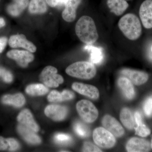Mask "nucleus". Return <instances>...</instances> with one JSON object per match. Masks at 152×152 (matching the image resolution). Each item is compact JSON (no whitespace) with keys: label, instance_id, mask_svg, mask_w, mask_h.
Listing matches in <instances>:
<instances>
[{"label":"nucleus","instance_id":"f257e3e1","mask_svg":"<svg viewBox=\"0 0 152 152\" xmlns=\"http://www.w3.org/2000/svg\"><path fill=\"white\" fill-rule=\"evenodd\" d=\"M75 32L80 40L87 45L94 43L99 38L95 22L88 16H83L79 19L76 23Z\"/></svg>","mask_w":152,"mask_h":152},{"label":"nucleus","instance_id":"f03ea898","mask_svg":"<svg viewBox=\"0 0 152 152\" xmlns=\"http://www.w3.org/2000/svg\"><path fill=\"white\" fill-rule=\"evenodd\" d=\"M118 25L120 30L129 39L136 40L141 35V24L134 14H126L120 19Z\"/></svg>","mask_w":152,"mask_h":152},{"label":"nucleus","instance_id":"7ed1b4c3","mask_svg":"<svg viewBox=\"0 0 152 152\" xmlns=\"http://www.w3.org/2000/svg\"><path fill=\"white\" fill-rule=\"evenodd\" d=\"M66 72L68 75L74 77L89 80L96 75V69L93 63L79 61L69 66L66 69Z\"/></svg>","mask_w":152,"mask_h":152},{"label":"nucleus","instance_id":"20e7f679","mask_svg":"<svg viewBox=\"0 0 152 152\" xmlns=\"http://www.w3.org/2000/svg\"><path fill=\"white\" fill-rule=\"evenodd\" d=\"M77 110L82 119L87 123L94 122L99 116V112L90 101L82 100L77 104Z\"/></svg>","mask_w":152,"mask_h":152},{"label":"nucleus","instance_id":"39448f33","mask_svg":"<svg viewBox=\"0 0 152 152\" xmlns=\"http://www.w3.org/2000/svg\"><path fill=\"white\" fill-rule=\"evenodd\" d=\"M93 139L95 143L103 148H113L116 143L115 136L104 128L95 129L93 133Z\"/></svg>","mask_w":152,"mask_h":152},{"label":"nucleus","instance_id":"423d86ee","mask_svg":"<svg viewBox=\"0 0 152 152\" xmlns=\"http://www.w3.org/2000/svg\"><path fill=\"white\" fill-rule=\"evenodd\" d=\"M57 69L52 66H48L44 69L40 75V80L45 86L50 88H57L63 83L64 78L57 74Z\"/></svg>","mask_w":152,"mask_h":152},{"label":"nucleus","instance_id":"0eeeda50","mask_svg":"<svg viewBox=\"0 0 152 152\" xmlns=\"http://www.w3.org/2000/svg\"><path fill=\"white\" fill-rule=\"evenodd\" d=\"M7 56L16 61L19 66L23 68L27 66L28 64L34 59L32 54L27 51L13 50L8 52Z\"/></svg>","mask_w":152,"mask_h":152},{"label":"nucleus","instance_id":"6e6552de","mask_svg":"<svg viewBox=\"0 0 152 152\" xmlns=\"http://www.w3.org/2000/svg\"><path fill=\"white\" fill-rule=\"evenodd\" d=\"M104 128L116 137H122L125 131L122 126L114 117L109 115L104 116L102 121Z\"/></svg>","mask_w":152,"mask_h":152},{"label":"nucleus","instance_id":"1a4fd4ad","mask_svg":"<svg viewBox=\"0 0 152 152\" xmlns=\"http://www.w3.org/2000/svg\"><path fill=\"white\" fill-rule=\"evenodd\" d=\"M140 18L144 27L152 28V0H145L142 3L139 11Z\"/></svg>","mask_w":152,"mask_h":152},{"label":"nucleus","instance_id":"9d476101","mask_svg":"<svg viewBox=\"0 0 152 152\" xmlns=\"http://www.w3.org/2000/svg\"><path fill=\"white\" fill-rule=\"evenodd\" d=\"M126 148L129 152H149L151 151V145L144 139L133 137L128 141Z\"/></svg>","mask_w":152,"mask_h":152},{"label":"nucleus","instance_id":"9b49d317","mask_svg":"<svg viewBox=\"0 0 152 152\" xmlns=\"http://www.w3.org/2000/svg\"><path fill=\"white\" fill-rule=\"evenodd\" d=\"M121 73L137 86L143 84L148 81L149 78L148 74L145 72L129 69H124Z\"/></svg>","mask_w":152,"mask_h":152},{"label":"nucleus","instance_id":"f8f14e48","mask_svg":"<svg viewBox=\"0 0 152 152\" xmlns=\"http://www.w3.org/2000/svg\"><path fill=\"white\" fill-rule=\"evenodd\" d=\"M68 112L66 107L58 105H50L47 106L45 110V114L47 116L56 121L64 119Z\"/></svg>","mask_w":152,"mask_h":152},{"label":"nucleus","instance_id":"ddd939ff","mask_svg":"<svg viewBox=\"0 0 152 152\" xmlns=\"http://www.w3.org/2000/svg\"><path fill=\"white\" fill-rule=\"evenodd\" d=\"M9 43L11 48H23L32 53L35 52L37 50L35 46L28 40L26 37L23 34L12 36L9 40Z\"/></svg>","mask_w":152,"mask_h":152},{"label":"nucleus","instance_id":"4468645a","mask_svg":"<svg viewBox=\"0 0 152 152\" xmlns=\"http://www.w3.org/2000/svg\"><path fill=\"white\" fill-rule=\"evenodd\" d=\"M72 88L79 94L93 99H97L99 96V90L92 85L75 83L73 84Z\"/></svg>","mask_w":152,"mask_h":152},{"label":"nucleus","instance_id":"2eb2a0df","mask_svg":"<svg viewBox=\"0 0 152 152\" xmlns=\"http://www.w3.org/2000/svg\"><path fill=\"white\" fill-rule=\"evenodd\" d=\"M17 119L21 124L35 132H38L39 129L37 124L34 120L32 114L28 109H24L22 110L18 115Z\"/></svg>","mask_w":152,"mask_h":152},{"label":"nucleus","instance_id":"dca6fc26","mask_svg":"<svg viewBox=\"0 0 152 152\" xmlns=\"http://www.w3.org/2000/svg\"><path fill=\"white\" fill-rule=\"evenodd\" d=\"M82 0H67L65 7L63 12V18L67 22L75 20L76 17V11Z\"/></svg>","mask_w":152,"mask_h":152},{"label":"nucleus","instance_id":"f3484780","mask_svg":"<svg viewBox=\"0 0 152 152\" xmlns=\"http://www.w3.org/2000/svg\"><path fill=\"white\" fill-rule=\"evenodd\" d=\"M17 130L22 137L27 142L33 145L40 143V138L32 130L22 124L18 125Z\"/></svg>","mask_w":152,"mask_h":152},{"label":"nucleus","instance_id":"a211bd4d","mask_svg":"<svg viewBox=\"0 0 152 152\" xmlns=\"http://www.w3.org/2000/svg\"><path fill=\"white\" fill-rule=\"evenodd\" d=\"M118 84L123 94L128 99H132L135 96L134 88L132 82L128 78L122 77L118 79Z\"/></svg>","mask_w":152,"mask_h":152},{"label":"nucleus","instance_id":"6ab92c4d","mask_svg":"<svg viewBox=\"0 0 152 152\" xmlns=\"http://www.w3.org/2000/svg\"><path fill=\"white\" fill-rule=\"evenodd\" d=\"M107 4L111 12L116 16L122 15L129 6L125 0H107Z\"/></svg>","mask_w":152,"mask_h":152},{"label":"nucleus","instance_id":"aec40b11","mask_svg":"<svg viewBox=\"0 0 152 152\" xmlns=\"http://www.w3.org/2000/svg\"><path fill=\"white\" fill-rule=\"evenodd\" d=\"M75 97V94L69 90H64L60 93L56 91H53L48 97V100L51 102H57L64 101L72 99Z\"/></svg>","mask_w":152,"mask_h":152},{"label":"nucleus","instance_id":"412c9836","mask_svg":"<svg viewBox=\"0 0 152 152\" xmlns=\"http://www.w3.org/2000/svg\"><path fill=\"white\" fill-rule=\"evenodd\" d=\"M29 0H13L7 7L8 12L14 17L19 16L28 4Z\"/></svg>","mask_w":152,"mask_h":152},{"label":"nucleus","instance_id":"4be33fe9","mask_svg":"<svg viewBox=\"0 0 152 152\" xmlns=\"http://www.w3.org/2000/svg\"><path fill=\"white\" fill-rule=\"evenodd\" d=\"M1 101L3 104L20 107L24 104L26 99L23 95L19 93L13 95H5L2 98Z\"/></svg>","mask_w":152,"mask_h":152},{"label":"nucleus","instance_id":"5701e85b","mask_svg":"<svg viewBox=\"0 0 152 152\" xmlns=\"http://www.w3.org/2000/svg\"><path fill=\"white\" fill-rule=\"evenodd\" d=\"M134 120L137 125V127H135L136 134L142 137L148 136L151 133V131L143 122L141 115L139 112L135 113Z\"/></svg>","mask_w":152,"mask_h":152},{"label":"nucleus","instance_id":"b1692460","mask_svg":"<svg viewBox=\"0 0 152 152\" xmlns=\"http://www.w3.org/2000/svg\"><path fill=\"white\" fill-rule=\"evenodd\" d=\"M121 121L125 127L128 129L132 130L135 128V121L132 113L129 109L124 108L120 113Z\"/></svg>","mask_w":152,"mask_h":152},{"label":"nucleus","instance_id":"393cba45","mask_svg":"<svg viewBox=\"0 0 152 152\" xmlns=\"http://www.w3.org/2000/svg\"><path fill=\"white\" fill-rule=\"evenodd\" d=\"M85 50L90 53V59L93 64H99L104 59V55L101 48L87 45L85 47Z\"/></svg>","mask_w":152,"mask_h":152},{"label":"nucleus","instance_id":"a878e982","mask_svg":"<svg viewBox=\"0 0 152 152\" xmlns=\"http://www.w3.org/2000/svg\"><path fill=\"white\" fill-rule=\"evenodd\" d=\"M45 0H31L28 10L31 13H44L47 10Z\"/></svg>","mask_w":152,"mask_h":152},{"label":"nucleus","instance_id":"bb28decb","mask_svg":"<svg viewBox=\"0 0 152 152\" xmlns=\"http://www.w3.org/2000/svg\"><path fill=\"white\" fill-rule=\"evenodd\" d=\"M48 88L42 84L29 85L26 88V92L31 96H42L48 92Z\"/></svg>","mask_w":152,"mask_h":152},{"label":"nucleus","instance_id":"cd10ccee","mask_svg":"<svg viewBox=\"0 0 152 152\" xmlns=\"http://www.w3.org/2000/svg\"><path fill=\"white\" fill-rule=\"evenodd\" d=\"M74 129L77 134L81 137H87L89 135V128L86 125L81 122H77L75 123Z\"/></svg>","mask_w":152,"mask_h":152},{"label":"nucleus","instance_id":"c85d7f7f","mask_svg":"<svg viewBox=\"0 0 152 152\" xmlns=\"http://www.w3.org/2000/svg\"><path fill=\"white\" fill-rule=\"evenodd\" d=\"M54 140L57 143L67 144L71 142L72 138L71 136L67 134L59 133L55 136Z\"/></svg>","mask_w":152,"mask_h":152},{"label":"nucleus","instance_id":"c756f323","mask_svg":"<svg viewBox=\"0 0 152 152\" xmlns=\"http://www.w3.org/2000/svg\"><path fill=\"white\" fill-rule=\"evenodd\" d=\"M143 109L147 116H152V96L148 98L144 103Z\"/></svg>","mask_w":152,"mask_h":152},{"label":"nucleus","instance_id":"7c9ffc66","mask_svg":"<svg viewBox=\"0 0 152 152\" xmlns=\"http://www.w3.org/2000/svg\"><path fill=\"white\" fill-rule=\"evenodd\" d=\"M83 152H102L100 149L90 142H85L83 148Z\"/></svg>","mask_w":152,"mask_h":152},{"label":"nucleus","instance_id":"2f4dec72","mask_svg":"<svg viewBox=\"0 0 152 152\" xmlns=\"http://www.w3.org/2000/svg\"><path fill=\"white\" fill-rule=\"evenodd\" d=\"M10 139H5L2 137H0V151H10Z\"/></svg>","mask_w":152,"mask_h":152},{"label":"nucleus","instance_id":"473e14b6","mask_svg":"<svg viewBox=\"0 0 152 152\" xmlns=\"http://www.w3.org/2000/svg\"><path fill=\"white\" fill-rule=\"evenodd\" d=\"M9 139H10V151H14L19 149V148H20V145L18 142L15 139L12 138H10Z\"/></svg>","mask_w":152,"mask_h":152},{"label":"nucleus","instance_id":"72a5a7b5","mask_svg":"<svg viewBox=\"0 0 152 152\" xmlns=\"http://www.w3.org/2000/svg\"><path fill=\"white\" fill-rule=\"evenodd\" d=\"M7 39L6 37L0 38V53H2L7 45Z\"/></svg>","mask_w":152,"mask_h":152},{"label":"nucleus","instance_id":"f704fd0d","mask_svg":"<svg viewBox=\"0 0 152 152\" xmlns=\"http://www.w3.org/2000/svg\"><path fill=\"white\" fill-rule=\"evenodd\" d=\"M49 6L51 7H56L58 4V0H45Z\"/></svg>","mask_w":152,"mask_h":152},{"label":"nucleus","instance_id":"c9c22d12","mask_svg":"<svg viewBox=\"0 0 152 152\" xmlns=\"http://www.w3.org/2000/svg\"><path fill=\"white\" fill-rule=\"evenodd\" d=\"M7 72V70H6L5 69L0 68V77H2L3 79L4 78Z\"/></svg>","mask_w":152,"mask_h":152},{"label":"nucleus","instance_id":"e433bc0d","mask_svg":"<svg viewBox=\"0 0 152 152\" xmlns=\"http://www.w3.org/2000/svg\"><path fill=\"white\" fill-rule=\"evenodd\" d=\"M67 0H58V7H61L65 5Z\"/></svg>","mask_w":152,"mask_h":152},{"label":"nucleus","instance_id":"4c0bfd02","mask_svg":"<svg viewBox=\"0 0 152 152\" xmlns=\"http://www.w3.org/2000/svg\"><path fill=\"white\" fill-rule=\"evenodd\" d=\"M5 25V22L2 18H0V28L3 27Z\"/></svg>","mask_w":152,"mask_h":152},{"label":"nucleus","instance_id":"58836bf2","mask_svg":"<svg viewBox=\"0 0 152 152\" xmlns=\"http://www.w3.org/2000/svg\"><path fill=\"white\" fill-rule=\"evenodd\" d=\"M151 148L152 149V140H151Z\"/></svg>","mask_w":152,"mask_h":152},{"label":"nucleus","instance_id":"ea45409f","mask_svg":"<svg viewBox=\"0 0 152 152\" xmlns=\"http://www.w3.org/2000/svg\"><path fill=\"white\" fill-rule=\"evenodd\" d=\"M151 52H152V45L151 46Z\"/></svg>","mask_w":152,"mask_h":152}]
</instances>
